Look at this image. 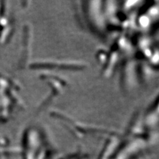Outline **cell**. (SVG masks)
I'll return each instance as SVG.
<instances>
[]
</instances>
